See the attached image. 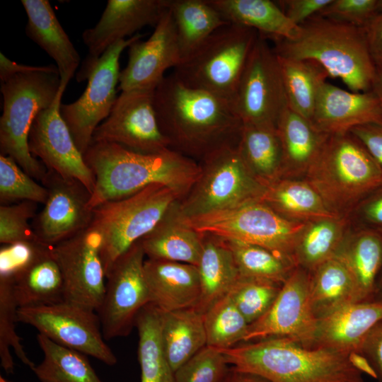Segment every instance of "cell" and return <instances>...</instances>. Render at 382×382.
<instances>
[{
    "mask_svg": "<svg viewBox=\"0 0 382 382\" xmlns=\"http://www.w3.org/2000/svg\"><path fill=\"white\" fill-rule=\"evenodd\" d=\"M154 90L122 91L108 117L93 132L92 143H115L143 153L170 149L156 117Z\"/></svg>",
    "mask_w": 382,
    "mask_h": 382,
    "instance_id": "15",
    "label": "cell"
},
{
    "mask_svg": "<svg viewBox=\"0 0 382 382\" xmlns=\"http://www.w3.org/2000/svg\"><path fill=\"white\" fill-rule=\"evenodd\" d=\"M221 382H270L253 374L238 371L233 367L229 369Z\"/></svg>",
    "mask_w": 382,
    "mask_h": 382,
    "instance_id": "56",
    "label": "cell"
},
{
    "mask_svg": "<svg viewBox=\"0 0 382 382\" xmlns=\"http://www.w3.org/2000/svg\"><path fill=\"white\" fill-rule=\"evenodd\" d=\"M54 246L42 245L35 255L12 277L18 308L38 307L64 301V280Z\"/></svg>",
    "mask_w": 382,
    "mask_h": 382,
    "instance_id": "27",
    "label": "cell"
},
{
    "mask_svg": "<svg viewBox=\"0 0 382 382\" xmlns=\"http://www.w3.org/2000/svg\"><path fill=\"white\" fill-rule=\"evenodd\" d=\"M102 238L92 226L54 246L64 288V301L97 312L105 291Z\"/></svg>",
    "mask_w": 382,
    "mask_h": 382,
    "instance_id": "16",
    "label": "cell"
},
{
    "mask_svg": "<svg viewBox=\"0 0 382 382\" xmlns=\"http://www.w3.org/2000/svg\"><path fill=\"white\" fill-rule=\"evenodd\" d=\"M362 29L375 65L382 66V13L374 16Z\"/></svg>",
    "mask_w": 382,
    "mask_h": 382,
    "instance_id": "54",
    "label": "cell"
},
{
    "mask_svg": "<svg viewBox=\"0 0 382 382\" xmlns=\"http://www.w3.org/2000/svg\"><path fill=\"white\" fill-rule=\"evenodd\" d=\"M261 201L282 216L307 223L338 216L304 178H281L267 186Z\"/></svg>",
    "mask_w": 382,
    "mask_h": 382,
    "instance_id": "32",
    "label": "cell"
},
{
    "mask_svg": "<svg viewBox=\"0 0 382 382\" xmlns=\"http://www.w3.org/2000/svg\"><path fill=\"white\" fill-rule=\"evenodd\" d=\"M18 306L13 291L11 277L0 276V358L1 365L8 374H12L14 362L10 352L12 348L17 357L32 370L35 364L28 357L15 329Z\"/></svg>",
    "mask_w": 382,
    "mask_h": 382,
    "instance_id": "43",
    "label": "cell"
},
{
    "mask_svg": "<svg viewBox=\"0 0 382 382\" xmlns=\"http://www.w3.org/2000/svg\"><path fill=\"white\" fill-rule=\"evenodd\" d=\"M352 213L358 224L357 228L382 235V186L363 199Z\"/></svg>",
    "mask_w": 382,
    "mask_h": 382,
    "instance_id": "50",
    "label": "cell"
},
{
    "mask_svg": "<svg viewBox=\"0 0 382 382\" xmlns=\"http://www.w3.org/2000/svg\"><path fill=\"white\" fill-rule=\"evenodd\" d=\"M175 202L155 227L140 242L149 259L163 260L197 266L203 246V236L190 224Z\"/></svg>",
    "mask_w": 382,
    "mask_h": 382,
    "instance_id": "25",
    "label": "cell"
},
{
    "mask_svg": "<svg viewBox=\"0 0 382 382\" xmlns=\"http://www.w3.org/2000/svg\"><path fill=\"white\" fill-rule=\"evenodd\" d=\"M207 346L226 349L243 342L249 324L228 295L214 303L204 313Z\"/></svg>",
    "mask_w": 382,
    "mask_h": 382,
    "instance_id": "42",
    "label": "cell"
},
{
    "mask_svg": "<svg viewBox=\"0 0 382 382\" xmlns=\"http://www.w3.org/2000/svg\"><path fill=\"white\" fill-rule=\"evenodd\" d=\"M96 311L69 301L32 308H18V322L64 347L112 366L117 359L105 343Z\"/></svg>",
    "mask_w": 382,
    "mask_h": 382,
    "instance_id": "13",
    "label": "cell"
},
{
    "mask_svg": "<svg viewBox=\"0 0 382 382\" xmlns=\"http://www.w3.org/2000/svg\"><path fill=\"white\" fill-rule=\"evenodd\" d=\"M377 3L378 0H332L317 15L363 28L378 14Z\"/></svg>",
    "mask_w": 382,
    "mask_h": 382,
    "instance_id": "48",
    "label": "cell"
},
{
    "mask_svg": "<svg viewBox=\"0 0 382 382\" xmlns=\"http://www.w3.org/2000/svg\"><path fill=\"white\" fill-rule=\"evenodd\" d=\"M332 0H284L277 3L294 24L300 25L318 14Z\"/></svg>",
    "mask_w": 382,
    "mask_h": 382,
    "instance_id": "53",
    "label": "cell"
},
{
    "mask_svg": "<svg viewBox=\"0 0 382 382\" xmlns=\"http://www.w3.org/2000/svg\"><path fill=\"white\" fill-rule=\"evenodd\" d=\"M61 88L57 67L16 74L1 82L3 112L0 117V151L12 158L35 180L42 182L47 170L33 157L28 137L36 115L52 105Z\"/></svg>",
    "mask_w": 382,
    "mask_h": 382,
    "instance_id": "6",
    "label": "cell"
},
{
    "mask_svg": "<svg viewBox=\"0 0 382 382\" xmlns=\"http://www.w3.org/2000/svg\"><path fill=\"white\" fill-rule=\"evenodd\" d=\"M202 160L199 176L180 201L187 218L261 200L266 187L250 173L237 146H222Z\"/></svg>",
    "mask_w": 382,
    "mask_h": 382,
    "instance_id": "9",
    "label": "cell"
},
{
    "mask_svg": "<svg viewBox=\"0 0 382 382\" xmlns=\"http://www.w3.org/2000/svg\"><path fill=\"white\" fill-rule=\"evenodd\" d=\"M44 242L5 244L0 250V276L12 277L37 253Z\"/></svg>",
    "mask_w": 382,
    "mask_h": 382,
    "instance_id": "49",
    "label": "cell"
},
{
    "mask_svg": "<svg viewBox=\"0 0 382 382\" xmlns=\"http://www.w3.org/2000/svg\"><path fill=\"white\" fill-rule=\"evenodd\" d=\"M381 319L382 301L349 303L317 319L311 335L300 344L357 355L367 333Z\"/></svg>",
    "mask_w": 382,
    "mask_h": 382,
    "instance_id": "22",
    "label": "cell"
},
{
    "mask_svg": "<svg viewBox=\"0 0 382 382\" xmlns=\"http://www.w3.org/2000/svg\"><path fill=\"white\" fill-rule=\"evenodd\" d=\"M237 148L250 173L265 187L282 178V151L277 127L243 125Z\"/></svg>",
    "mask_w": 382,
    "mask_h": 382,
    "instance_id": "33",
    "label": "cell"
},
{
    "mask_svg": "<svg viewBox=\"0 0 382 382\" xmlns=\"http://www.w3.org/2000/svg\"><path fill=\"white\" fill-rule=\"evenodd\" d=\"M203 236L198 268L200 298L195 308L204 313L214 303L226 296L240 277L232 253L219 238Z\"/></svg>",
    "mask_w": 382,
    "mask_h": 382,
    "instance_id": "31",
    "label": "cell"
},
{
    "mask_svg": "<svg viewBox=\"0 0 382 382\" xmlns=\"http://www.w3.org/2000/svg\"><path fill=\"white\" fill-rule=\"evenodd\" d=\"M309 277L308 271L296 267L269 310L249 325L243 342L271 337L304 342L312 333L317 320L310 305Z\"/></svg>",
    "mask_w": 382,
    "mask_h": 382,
    "instance_id": "19",
    "label": "cell"
},
{
    "mask_svg": "<svg viewBox=\"0 0 382 382\" xmlns=\"http://www.w3.org/2000/svg\"><path fill=\"white\" fill-rule=\"evenodd\" d=\"M27 13V36L56 62L61 84L67 86L80 63L79 54L47 0H22Z\"/></svg>",
    "mask_w": 382,
    "mask_h": 382,
    "instance_id": "26",
    "label": "cell"
},
{
    "mask_svg": "<svg viewBox=\"0 0 382 382\" xmlns=\"http://www.w3.org/2000/svg\"><path fill=\"white\" fill-rule=\"evenodd\" d=\"M272 40L277 55L314 61L351 91H371L376 65L362 28L316 15L295 39Z\"/></svg>",
    "mask_w": 382,
    "mask_h": 382,
    "instance_id": "4",
    "label": "cell"
},
{
    "mask_svg": "<svg viewBox=\"0 0 382 382\" xmlns=\"http://www.w3.org/2000/svg\"><path fill=\"white\" fill-rule=\"evenodd\" d=\"M231 104L243 125L275 127L288 108L278 57L260 34Z\"/></svg>",
    "mask_w": 382,
    "mask_h": 382,
    "instance_id": "11",
    "label": "cell"
},
{
    "mask_svg": "<svg viewBox=\"0 0 382 382\" xmlns=\"http://www.w3.org/2000/svg\"><path fill=\"white\" fill-rule=\"evenodd\" d=\"M66 87L61 84L52 105L36 115L29 133L28 147L33 156L38 158L47 170L65 178L78 180L92 195L94 175L60 113L61 99Z\"/></svg>",
    "mask_w": 382,
    "mask_h": 382,
    "instance_id": "17",
    "label": "cell"
},
{
    "mask_svg": "<svg viewBox=\"0 0 382 382\" xmlns=\"http://www.w3.org/2000/svg\"><path fill=\"white\" fill-rule=\"evenodd\" d=\"M377 9H378V13H382V0H378Z\"/></svg>",
    "mask_w": 382,
    "mask_h": 382,
    "instance_id": "59",
    "label": "cell"
},
{
    "mask_svg": "<svg viewBox=\"0 0 382 382\" xmlns=\"http://www.w3.org/2000/svg\"><path fill=\"white\" fill-rule=\"evenodd\" d=\"M228 364L219 349L206 345L175 371V382H221Z\"/></svg>",
    "mask_w": 382,
    "mask_h": 382,
    "instance_id": "47",
    "label": "cell"
},
{
    "mask_svg": "<svg viewBox=\"0 0 382 382\" xmlns=\"http://www.w3.org/2000/svg\"><path fill=\"white\" fill-rule=\"evenodd\" d=\"M37 203L23 201L0 206V243L42 241L30 224L36 216ZM43 242V241H42Z\"/></svg>",
    "mask_w": 382,
    "mask_h": 382,
    "instance_id": "46",
    "label": "cell"
},
{
    "mask_svg": "<svg viewBox=\"0 0 382 382\" xmlns=\"http://www.w3.org/2000/svg\"><path fill=\"white\" fill-rule=\"evenodd\" d=\"M371 91L378 98L382 108V66H376Z\"/></svg>",
    "mask_w": 382,
    "mask_h": 382,
    "instance_id": "57",
    "label": "cell"
},
{
    "mask_svg": "<svg viewBox=\"0 0 382 382\" xmlns=\"http://www.w3.org/2000/svg\"><path fill=\"white\" fill-rule=\"evenodd\" d=\"M282 286L265 279L240 277L227 295L250 325L269 310Z\"/></svg>",
    "mask_w": 382,
    "mask_h": 382,
    "instance_id": "44",
    "label": "cell"
},
{
    "mask_svg": "<svg viewBox=\"0 0 382 382\" xmlns=\"http://www.w3.org/2000/svg\"><path fill=\"white\" fill-rule=\"evenodd\" d=\"M309 301L316 319L354 303V287L346 267L332 258L309 272Z\"/></svg>",
    "mask_w": 382,
    "mask_h": 382,
    "instance_id": "38",
    "label": "cell"
},
{
    "mask_svg": "<svg viewBox=\"0 0 382 382\" xmlns=\"http://www.w3.org/2000/svg\"><path fill=\"white\" fill-rule=\"evenodd\" d=\"M357 355L368 364L377 382H382V319L367 333Z\"/></svg>",
    "mask_w": 382,
    "mask_h": 382,
    "instance_id": "51",
    "label": "cell"
},
{
    "mask_svg": "<svg viewBox=\"0 0 382 382\" xmlns=\"http://www.w3.org/2000/svg\"><path fill=\"white\" fill-rule=\"evenodd\" d=\"M144 271L150 301L162 312L195 308L200 298L197 266L147 258Z\"/></svg>",
    "mask_w": 382,
    "mask_h": 382,
    "instance_id": "24",
    "label": "cell"
},
{
    "mask_svg": "<svg viewBox=\"0 0 382 382\" xmlns=\"http://www.w3.org/2000/svg\"><path fill=\"white\" fill-rule=\"evenodd\" d=\"M161 338L175 372L207 345L204 314L195 308L162 312Z\"/></svg>",
    "mask_w": 382,
    "mask_h": 382,
    "instance_id": "34",
    "label": "cell"
},
{
    "mask_svg": "<svg viewBox=\"0 0 382 382\" xmlns=\"http://www.w3.org/2000/svg\"><path fill=\"white\" fill-rule=\"evenodd\" d=\"M140 240L112 264L106 274L102 303L97 311L103 337L109 340L128 335L140 311L150 301Z\"/></svg>",
    "mask_w": 382,
    "mask_h": 382,
    "instance_id": "14",
    "label": "cell"
},
{
    "mask_svg": "<svg viewBox=\"0 0 382 382\" xmlns=\"http://www.w3.org/2000/svg\"><path fill=\"white\" fill-rule=\"evenodd\" d=\"M0 382H11V381H8L6 380L2 376H1L0 377Z\"/></svg>",
    "mask_w": 382,
    "mask_h": 382,
    "instance_id": "60",
    "label": "cell"
},
{
    "mask_svg": "<svg viewBox=\"0 0 382 382\" xmlns=\"http://www.w3.org/2000/svg\"><path fill=\"white\" fill-rule=\"evenodd\" d=\"M161 318L162 311L149 303L140 311L136 320L141 382H175V372L163 345Z\"/></svg>",
    "mask_w": 382,
    "mask_h": 382,
    "instance_id": "37",
    "label": "cell"
},
{
    "mask_svg": "<svg viewBox=\"0 0 382 382\" xmlns=\"http://www.w3.org/2000/svg\"><path fill=\"white\" fill-rule=\"evenodd\" d=\"M47 188L35 182L11 157L0 154V202L11 204L30 201L45 204Z\"/></svg>",
    "mask_w": 382,
    "mask_h": 382,
    "instance_id": "45",
    "label": "cell"
},
{
    "mask_svg": "<svg viewBox=\"0 0 382 382\" xmlns=\"http://www.w3.org/2000/svg\"><path fill=\"white\" fill-rule=\"evenodd\" d=\"M220 351L233 369L270 382H366L357 355L307 348L288 337L243 342Z\"/></svg>",
    "mask_w": 382,
    "mask_h": 382,
    "instance_id": "3",
    "label": "cell"
},
{
    "mask_svg": "<svg viewBox=\"0 0 382 382\" xmlns=\"http://www.w3.org/2000/svg\"><path fill=\"white\" fill-rule=\"evenodd\" d=\"M42 66H30L18 64L0 53V80L5 81L11 76L21 73L37 71Z\"/></svg>",
    "mask_w": 382,
    "mask_h": 382,
    "instance_id": "55",
    "label": "cell"
},
{
    "mask_svg": "<svg viewBox=\"0 0 382 382\" xmlns=\"http://www.w3.org/2000/svg\"><path fill=\"white\" fill-rule=\"evenodd\" d=\"M380 120L382 108L371 91H348L325 81L319 88L311 122L319 131L331 135Z\"/></svg>",
    "mask_w": 382,
    "mask_h": 382,
    "instance_id": "23",
    "label": "cell"
},
{
    "mask_svg": "<svg viewBox=\"0 0 382 382\" xmlns=\"http://www.w3.org/2000/svg\"><path fill=\"white\" fill-rule=\"evenodd\" d=\"M181 196L162 184H153L129 197L104 202L93 209L91 224L102 238L105 277L115 261L148 234Z\"/></svg>",
    "mask_w": 382,
    "mask_h": 382,
    "instance_id": "8",
    "label": "cell"
},
{
    "mask_svg": "<svg viewBox=\"0 0 382 382\" xmlns=\"http://www.w3.org/2000/svg\"><path fill=\"white\" fill-rule=\"evenodd\" d=\"M154 106L170 149L201 156L224 146H237L243 122L229 101L190 88L173 74L154 90Z\"/></svg>",
    "mask_w": 382,
    "mask_h": 382,
    "instance_id": "1",
    "label": "cell"
},
{
    "mask_svg": "<svg viewBox=\"0 0 382 382\" xmlns=\"http://www.w3.org/2000/svg\"><path fill=\"white\" fill-rule=\"evenodd\" d=\"M229 23L255 30L265 37L294 40L300 33L277 3L270 0H208Z\"/></svg>",
    "mask_w": 382,
    "mask_h": 382,
    "instance_id": "30",
    "label": "cell"
},
{
    "mask_svg": "<svg viewBox=\"0 0 382 382\" xmlns=\"http://www.w3.org/2000/svg\"><path fill=\"white\" fill-rule=\"evenodd\" d=\"M348 231L347 216L307 222L294 250L296 266L311 272L334 258Z\"/></svg>",
    "mask_w": 382,
    "mask_h": 382,
    "instance_id": "36",
    "label": "cell"
},
{
    "mask_svg": "<svg viewBox=\"0 0 382 382\" xmlns=\"http://www.w3.org/2000/svg\"><path fill=\"white\" fill-rule=\"evenodd\" d=\"M277 129L282 151V178H305L329 135L289 107L281 115Z\"/></svg>",
    "mask_w": 382,
    "mask_h": 382,
    "instance_id": "29",
    "label": "cell"
},
{
    "mask_svg": "<svg viewBox=\"0 0 382 382\" xmlns=\"http://www.w3.org/2000/svg\"><path fill=\"white\" fill-rule=\"evenodd\" d=\"M304 178L341 216L382 186L381 169L349 132L328 136Z\"/></svg>",
    "mask_w": 382,
    "mask_h": 382,
    "instance_id": "5",
    "label": "cell"
},
{
    "mask_svg": "<svg viewBox=\"0 0 382 382\" xmlns=\"http://www.w3.org/2000/svg\"><path fill=\"white\" fill-rule=\"evenodd\" d=\"M374 300L382 301V269L377 281Z\"/></svg>",
    "mask_w": 382,
    "mask_h": 382,
    "instance_id": "58",
    "label": "cell"
},
{
    "mask_svg": "<svg viewBox=\"0 0 382 382\" xmlns=\"http://www.w3.org/2000/svg\"><path fill=\"white\" fill-rule=\"evenodd\" d=\"M37 340L44 357L32 371L41 382H103L86 354L60 345L40 333Z\"/></svg>",
    "mask_w": 382,
    "mask_h": 382,
    "instance_id": "40",
    "label": "cell"
},
{
    "mask_svg": "<svg viewBox=\"0 0 382 382\" xmlns=\"http://www.w3.org/2000/svg\"><path fill=\"white\" fill-rule=\"evenodd\" d=\"M335 257L352 279L354 303L373 301L382 269V235L361 228L349 231Z\"/></svg>",
    "mask_w": 382,
    "mask_h": 382,
    "instance_id": "28",
    "label": "cell"
},
{
    "mask_svg": "<svg viewBox=\"0 0 382 382\" xmlns=\"http://www.w3.org/2000/svg\"><path fill=\"white\" fill-rule=\"evenodd\" d=\"M41 183L47 190V198L35 217L34 231L42 241L54 245L91 226V194L83 183L51 170Z\"/></svg>",
    "mask_w": 382,
    "mask_h": 382,
    "instance_id": "18",
    "label": "cell"
},
{
    "mask_svg": "<svg viewBox=\"0 0 382 382\" xmlns=\"http://www.w3.org/2000/svg\"><path fill=\"white\" fill-rule=\"evenodd\" d=\"M258 35L253 28L230 23L182 60L173 74L190 88L231 103Z\"/></svg>",
    "mask_w": 382,
    "mask_h": 382,
    "instance_id": "7",
    "label": "cell"
},
{
    "mask_svg": "<svg viewBox=\"0 0 382 382\" xmlns=\"http://www.w3.org/2000/svg\"><path fill=\"white\" fill-rule=\"evenodd\" d=\"M166 8V0H108L96 25L82 33L88 54L76 74L78 81L88 79L96 63L112 45L143 27H155Z\"/></svg>",
    "mask_w": 382,
    "mask_h": 382,
    "instance_id": "20",
    "label": "cell"
},
{
    "mask_svg": "<svg viewBox=\"0 0 382 382\" xmlns=\"http://www.w3.org/2000/svg\"><path fill=\"white\" fill-rule=\"evenodd\" d=\"M187 219L201 235L256 245L293 261L296 242L306 224L282 216L261 200Z\"/></svg>",
    "mask_w": 382,
    "mask_h": 382,
    "instance_id": "10",
    "label": "cell"
},
{
    "mask_svg": "<svg viewBox=\"0 0 382 382\" xmlns=\"http://www.w3.org/2000/svg\"><path fill=\"white\" fill-rule=\"evenodd\" d=\"M222 240L232 253L240 277L262 279L283 284L296 267L291 259L265 248Z\"/></svg>",
    "mask_w": 382,
    "mask_h": 382,
    "instance_id": "41",
    "label": "cell"
},
{
    "mask_svg": "<svg viewBox=\"0 0 382 382\" xmlns=\"http://www.w3.org/2000/svg\"><path fill=\"white\" fill-rule=\"evenodd\" d=\"M349 132L363 144L382 170V120L354 127Z\"/></svg>",
    "mask_w": 382,
    "mask_h": 382,
    "instance_id": "52",
    "label": "cell"
},
{
    "mask_svg": "<svg viewBox=\"0 0 382 382\" xmlns=\"http://www.w3.org/2000/svg\"><path fill=\"white\" fill-rule=\"evenodd\" d=\"M175 25L182 60L212 34L230 23L208 0H166Z\"/></svg>",
    "mask_w": 382,
    "mask_h": 382,
    "instance_id": "35",
    "label": "cell"
},
{
    "mask_svg": "<svg viewBox=\"0 0 382 382\" xmlns=\"http://www.w3.org/2000/svg\"><path fill=\"white\" fill-rule=\"evenodd\" d=\"M142 36L136 33L112 45L91 71L86 88L81 97L71 103L61 104V115L83 155L92 143L93 132L108 117L117 98L120 55Z\"/></svg>",
    "mask_w": 382,
    "mask_h": 382,
    "instance_id": "12",
    "label": "cell"
},
{
    "mask_svg": "<svg viewBox=\"0 0 382 382\" xmlns=\"http://www.w3.org/2000/svg\"><path fill=\"white\" fill-rule=\"evenodd\" d=\"M95 177L91 209L153 184H162L183 199L200 174V166L178 151L143 153L115 143H92L83 154Z\"/></svg>",
    "mask_w": 382,
    "mask_h": 382,
    "instance_id": "2",
    "label": "cell"
},
{
    "mask_svg": "<svg viewBox=\"0 0 382 382\" xmlns=\"http://www.w3.org/2000/svg\"><path fill=\"white\" fill-rule=\"evenodd\" d=\"M277 57L289 108L311 121L319 88L328 74L314 61Z\"/></svg>",
    "mask_w": 382,
    "mask_h": 382,
    "instance_id": "39",
    "label": "cell"
},
{
    "mask_svg": "<svg viewBox=\"0 0 382 382\" xmlns=\"http://www.w3.org/2000/svg\"><path fill=\"white\" fill-rule=\"evenodd\" d=\"M151 35L129 47L128 62L120 71L118 89H155L164 79L165 71L182 61L170 11L167 6Z\"/></svg>",
    "mask_w": 382,
    "mask_h": 382,
    "instance_id": "21",
    "label": "cell"
}]
</instances>
